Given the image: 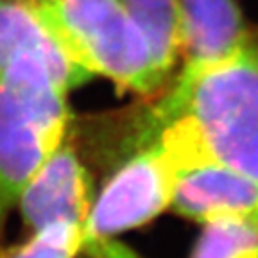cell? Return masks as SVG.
Masks as SVG:
<instances>
[{"instance_id":"obj_2","label":"cell","mask_w":258,"mask_h":258,"mask_svg":"<svg viewBox=\"0 0 258 258\" xmlns=\"http://www.w3.org/2000/svg\"><path fill=\"white\" fill-rule=\"evenodd\" d=\"M72 85L41 59L0 70V238L24 188L63 144Z\"/></svg>"},{"instance_id":"obj_7","label":"cell","mask_w":258,"mask_h":258,"mask_svg":"<svg viewBox=\"0 0 258 258\" xmlns=\"http://www.w3.org/2000/svg\"><path fill=\"white\" fill-rule=\"evenodd\" d=\"M18 59L45 61L74 88L92 77L69 52L41 0H0V70Z\"/></svg>"},{"instance_id":"obj_8","label":"cell","mask_w":258,"mask_h":258,"mask_svg":"<svg viewBox=\"0 0 258 258\" xmlns=\"http://www.w3.org/2000/svg\"><path fill=\"white\" fill-rule=\"evenodd\" d=\"M186 63H210L235 52L249 36L238 0H177Z\"/></svg>"},{"instance_id":"obj_9","label":"cell","mask_w":258,"mask_h":258,"mask_svg":"<svg viewBox=\"0 0 258 258\" xmlns=\"http://www.w3.org/2000/svg\"><path fill=\"white\" fill-rule=\"evenodd\" d=\"M144 32L160 72L169 79L183 54V27L177 0H122Z\"/></svg>"},{"instance_id":"obj_5","label":"cell","mask_w":258,"mask_h":258,"mask_svg":"<svg viewBox=\"0 0 258 258\" xmlns=\"http://www.w3.org/2000/svg\"><path fill=\"white\" fill-rule=\"evenodd\" d=\"M170 205L198 222L226 217L258 221V183L219 161H206L177 174Z\"/></svg>"},{"instance_id":"obj_11","label":"cell","mask_w":258,"mask_h":258,"mask_svg":"<svg viewBox=\"0 0 258 258\" xmlns=\"http://www.w3.org/2000/svg\"><path fill=\"white\" fill-rule=\"evenodd\" d=\"M85 246V226L57 221L34 231L32 238L6 258H76Z\"/></svg>"},{"instance_id":"obj_3","label":"cell","mask_w":258,"mask_h":258,"mask_svg":"<svg viewBox=\"0 0 258 258\" xmlns=\"http://www.w3.org/2000/svg\"><path fill=\"white\" fill-rule=\"evenodd\" d=\"M69 52L90 76L142 95L167 81L122 0H41Z\"/></svg>"},{"instance_id":"obj_6","label":"cell","mask_w":258,"mask_h":258,"mask_svg":"<svg viewBox=\"0 0 258 258\" xmlns=\"http://www.w3.org/2000/svg\"><path fill=\"white\" fill-rule=\"evenodd\" d=\"M18 205L31 230L57 221L85 226L90 214L88 172L72 147H63L48 158L24 188Z\"/></svg>"},{"instance_id":"obj_1","label":"cell","mask_w":258,"mask_h":258,"mask_svg":"<svg viewBox=\"0 0 258 258\" xmlns=\"http://www.w3.org/2000/svg\"><path fill=\"white\" fill-rule=\"evenodd\" d=\"M186 115L215 161L258 183V36L230 56L186 63L153 120Z\"/></svg>"},{"instance_id":"obj_4","label":"cell","mask_w":258,"mask_h":258,"mask_svg":"<svg viewBox=\"0 0 258 258\" xmlns=\"http://www.w3.org/2000/svg\"><path fill=\"white\" fill-rule=\"evenodd\" d=\"M176 174L154 140L145 144L106 181L85 222V251L95 240L153 221L172 201Z\"/></svg>"},{"instance_id":"obj_10","label":"cell","mask_w":258,"mask_h":258,"mask_svg":"<svg viewBox=\"0 0 258 258\" xmlns=\"http://www.w3.org/2000/svg\"><path fill=\"white\" fill-rule=\"evenodd\" d=\"M190 258H258V221L226 217L205 222Z\"/></svg>"}]
</instances>
